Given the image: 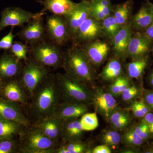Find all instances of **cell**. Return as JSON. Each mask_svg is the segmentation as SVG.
Returning <instances> with one entry per match:
<instances>
[{
	"instance_id": "obj_7",
	"label": "cell",
	"mask_w": 153,
	"mask_h": 153,
	"mask_svg": "<svg viewBox=\"0 0 153 153\" xmlns=\"http://www.w3.org/2000/svg\"><path fill=\"white\" fill-rule=\"evenodd\" d=\"M45 30L52 43L57 46L66 44L71 37L66 20L61 16L47 17Z\"/></svg>"
},
{
	"instance_id": "obj_26",
	"label": "cell",
	"mask_w": 153,
	"mask_h": 153,
	"mask_svg": "<svg viewBox=\"0 0 153 153\" xmlns=\"http://www.w3.org/2000/svg\"><path fill=\"white\" fill-rule=\"evenodd\" d=\"M149 55L132 59L131 62L126 65L127 76L131 79L140 80L149 65Z\"/></svg>"
},
{
	"instance_id": "obj_39",
	"label": "cell",
	"mask_w": 153,
	"mask_h": 153,
	"mask_svg": "<svg viewBox=\"0 0 153 153\" xmlns=\"http://www.w3.org/2000/svg\"><path fill=\"white\" fill-rule=\"evenodd\" d=\"M19 151V145L14 138L0 140V153H13Z\"/></svg>"
},
{
	"instance_id": "obj_51",
	"label": "cell",
	"mask_w": 153,
	"mask_h": 153,
	"mask_svg": "<svg viewBox=\"0 0 153 153\" xmlns=\"http://www.w3.org/2000/svg\"><path fill=\"white\" fill-rule=\"evenodd\" d=\"M152 51L153 54V43H152Z\"/></svg>"
},
{
	"instance_id": "obj_6",
	"label": "cell",
	"mask_w": 153,
	"mask_h": 153,
	"mask_svg": "<svg viewBox=\"0 0 153 153\" xmlns=\"http://www.w3.org/2000/svg\"><path fill=\"white\" fill-rule=\"evenodd\" d=\"M21 73L20 82L26 91L32 96L38 86L48 76L47 67L34 59L26 64Z\"/></svg>"
},
{
	"instance_id": "obj_13",
	"label": "cell",
	"mask_w": 153,
	"mask_h": 153,
	"mask_svg": "<svg viewBox=\"0 0 153 153\" xmlns=\"http://www.w3.org/2000/svg\"><path fill=\"white\" fill-rule=\"evenodd\" d=\"M103 36L101 21L89 16L78 28L75 38L78 42H87L99 39Z\"/></svg>"
},
{
	"instance_id": "obj_14",
	"label": "cell",
	"mask_w": 153,
	"mask_h": 153,
	"mask_svg": "<svg viewBox=\"0 0 153 153\" xmlns=\"http://www.w3.org/2000/svg\"><path fill=\"white\" fill-rule=\"evenodd\" d=\"M0 118L19 123L27 128L29 121L20 104L6 99L0 98Z\"/></svg>"
},
{
	"instance_id": "obj_16",
	"label": "cell",
	"mask_w": 153,
	"mask_h": 153,
	"mask_svg": "<svg viewBox=\"0 0 153 153\" xmlns=\"http://www.w3.org/2000/svg\"><path fill=\"white\" fill-rule=\"evenodd\" d=\"M88 111V105L63 101L50 117L62 120L79 118Z\"/></svg>"
},
{
	"instance_id": "obj_48",
	"label": "cell",
	"mask_w": 153,
	"mask_h": 153,
	"mask_svg": "<svg viewBox=\"0 0 153 153\" xmlns=\"http://www.w3.org/2000/svg\"><path fill=\"white\" fill-rule=\"evenodd\" d=\"M147 1L148 4H149V6L150 8L151 11H152V13L153 16V4L150 2L148 1V0H147Z\"/></svg>"
},
{
	"instance_id": "obj_21",
	"label": "cell",
	"mask_w": 153,
	"mask_h": 153,
	"mask_svg": "<svg viewBox=\"0 0 153 153\" xmlns=\"http://www.w3.org/2000/svg\"><path fill=\"white\" fill-rule=\"evenodd\" d=\"M153 22V16L146 0L137 13L132 16L129 24L133 31L143 32Z\"/></svg>"
},
{
	"instance_id": "obj_30",
	"label": "cell",
	"mask_w": 153,
	"mask_h": 153,
	"mask_svg": "<svg viewBox=\"0 0 153 153\" xmlns=\"http://www.w3.org/2000/svg\"><path fill=\"white\" fill-rule=\"evenodd\" d=\"M131 84V79L123 74L111 82L108 85L107 91L116 97L120 96L123 91Z\"/></svg>"
},
{
	"instance_id": "obj_25",
	"label": "cell",
	"mask_w": 153,
	"mask_h": 153,
	"mask_svg": "<svg viewBox=\"0 0 153 153\" xmlns=\"http://www.w3.org/2000/svg\"><path fill=\"white\" fill-rule=\"evenodd\" d=\"M123 74V68L120 60L114 57L108 60L99 76L102 81L111 83Z\"/></svg>"
},
{
	"instance_id": "obj_50",
	"label": "cell",
	"mask_w": 153,
	"mask_h": 153,
	"mask_svg": "<svg viewBox=\"0 0 153 153\" xmlns=\"http://www.w3.org/2000/svg\"><path fill=\"white\" fill-rule=\"evenodd\" d=\"M36 1L42 3L43 1H45V0H36Z\"/></svg>"
},
{
	"instance_id": "obj_1",
	"label": "cell",
	"mask_w": 153,
	"mask_h": 153,
	"mask_svg": "<svg viewBox=\"0 0 153 153\" xmlns=\"http://www.w3.org/2000/svg\"><path fill=\"white\" fill-rule=\"evenodd\" d=\"M62 66L69 76L90 88L94 86L97 74L83 48L73 47L68 49L63 53Z\"/></svg>"
},
{
	"instance_id": "obj_32",
	"label": "cell",
	"mask_w": 153,
	"mask_h": 153,
	"mask_svg": "<svg viewBox=\"0 0 153 153\" xmlns=\"http://www.w3.org/2000/svg\"><path fill=\"white\" fill-rule=\"evenodd\" d=\"M101 25L103 36L111 41L121 28L115 21L112 14L102 20Z\"/></svg>"
},
{
	"instance_id": "obj_45",
	"label": "cell",
	"mask_w": 153,
	"mask_h": 153,
	"mask_svg": "<svg viewBox=\"0 0 153 153\" xmlns=\"http://www.w3.org/2000/svg\"><path fill=\"white\" fill-rule=\"evenodd\" d=\"M142 33L145 37L153 41V22Z\"/></svg>"
},
{
	"instance_id": "obj_53",
	"label": "cell",
	"mask_w": 153,
	"mask_h": 153,
	"mask_svg": "<svg viewBox=\"0 0 153 153\" xmlns=\"http://www.w3.org/2000/svg\"><path fill=\"white\" fill-rule=\"evenodd\" d=\"M110 1H111V0H110Z\"/></svg>"
},
{
	"instance_id": "obj_10",
	"label": "cell",
	"mask_w": 153,
	"mask_h": 153,
	"mask_svg": "<svg viewBox=\"0 0 153 153\" xmlns=\"http://www.w3.org/2000/svg\"><path fill=\"white\" fill-rule=\"evenodd\" d=\"M43 14L30 20L19 32L20 39L31 46L44 41L46 30L42 18Z\"/></svg>"
},
{
	"instance_id": "obj_49",
	"label": "cell",
	"mask_w": 153,
	"mask_h": 153,
	"mask_svg": "<svg viewBox=\"0 0 153 153\" xmlns=\"http://www.w3.org/2000/svg\"><path fill=\"white\" fill-rule=\"evenodd\" d=\"M3 84H4V83H3V80L0 78V96H1V90Z\"/></svg>"
},
{
	"instance_id": "obj_2",
	"label": "cell",
	"mask_w": 153,
	"mask_h": 153,
	"mask_svg": "<svg viewBox=\"0 0 153 153\" xmlns=\"http://www.w3.org/2000/svg\"><path fill=\"white\" fill-rule=\"evenodd\" d=\"M32 108L39 120L49 117L60 103L62 94L55 76H48L33 95Z\"/></svg>"
},
{
	"instance_id": "obj_44",
	"label": "cell",
	"mask_w": 153,
	"mask_h": 153,
	"mask_svg": "<svg viewBox=\"0 0 153 153\" xmlns=\"http://www.w3.org/2000/svg\"><path fill=\"white\" fill-rule=\"evenodd\" d=\"M111 152V149L109 147L104 144L95 147V148H94L91 152V153H110Z\"/></svg>"
},
{
	"instance_id": "obj_42",
	"label": "cell",
	"mask_w": 153,
	"mask_h": 153,
	"mask_svg": "<svg viewBox=\"0 0 153 153\" xmlns=\"http://www.w3.org/2000/svg\"><path fill=\"white\" fill-rule=\"evenodd\" d=\"M142 97L151 111L153 112V90L143 89Z\"/></svg>"
},
{
	"instance_id": "obj_18",
	"label": "cell",
	"mask_w": 153,
	"mask_h": 153,
	"mask_svg": "<svg viewBox=\"0 0 153 153\" xmlns=\"http://www.w3.org/2000/svg\"><path fill=\"white\" fill-rule=\"evenodd\" d=\"M1 96L20 104H25L27 98L26 91L20 81L12 79L3 84Z\"/></svg>"
},
{
	"instance_id": "obj_52",
	"label": "cell",
	"mask_w": 153,
	"mask_h": 153,
	"mask_svg": "<svg viewBox=\"0 0 153 153\" xmlns=\"http://www.w3.org/2000/svg\"><path fill=\"white\" fill-rule=\"evenodd\" d=\"M81 1H87L90 2L91 1H92V0H81Z\"/></svg>"
},
{
	"instance_id": "obj_5",
	"label": "cell",
	"mask_w": 153,
	"mask_h": 153,
	"mask_svg": "<svg viewBox=\"0 0 153 153\" xmlns=\"http://www.w3.org/2000/svg\"><path fill=\"white\" fill-rule=\"evenodd\" d=\"M31 52L33 59L46 67L62 66L63 53L54 43L43 41L31 46Z\"/></svg>"
},
{
	"instance_id": "obj_12",
	"label": "cell",
	"mask_w": 153,
	"mask_h": 153,
	"mask_svg": "<svg viewBox=\"0 0 153 153\" xmlns=\"http://www.w3.org/2000/svg\"><path fill=\"white\" fill-rule=\"evenodd\" d=\"M90 16L89 1H81L68 15L64 16L71 37L74 38L78 28Z\"/></svg>"
},
{
	"instance_id": "obj_47",
	"label": "cell",
	"mask_w": 153,
	"mask_h": 153,
	"mask_svg": "<svg viewBox=\"0 0 153 153\" xmlns=\"http://www.w3.org/2000/svg\"><path fill=\"white\" fill-rule=\"evenodd\" d=\"M148 81L151 87L153 88V69L151 71L148 76Z\"/></svg>"
},
{
	"instance_id": "obj_33",
	"label": "cell",
	"mask_w": 153,
	"mask_h": 153,
	"mask_svg": "<svg viewBox=\"0 0 153 153\" xmlns=\"http://www.w3.org/2000/svg\"><path fill=\"white\" fill-rule=\"evenodd\" d=\"M121 141L126 146L137 148L140 147L145 141L135 131L133 127L128 129L121 137Z\"/></svg>"
},
{
	"instance_id": "obj_38",
	"label": "cell",
	"mask_w": 153,
	"mask_h": 153,
	"mask_svg": "<svg viewBox=\"0 0 153 153\" xmlns=\"http://www.w3.org/2000/svg\"><path fill=\"white\" fill-rule=\"evenodd\" d=\"M27 46L21 42L15 41L11 47V54L19 60L27 59Z\"/></svg>"
},
{
	"instance_id": "obj_22",
	"label": "cell",
	"mask_w": 153,
	"mask_h": 153,
	"mask_svg": "<svg viewBox=\"0 0 153 153\" xmlns=\"http://www.w3.org/2000/svg\"><path fill=\"white\" fill-rule=\"evenodd\" d=\"M84 131L80 122V118L63 120L61 138L64 141L81 140Z\"/></svg>"
},
{
	"instance_id": "obj_9",
	"label": "cell",
	"mask_w": 153,
	"mask_h": 153,
	"mask_svg": "<svg viewBox=\"0 0 153 153\" xmlns=\"http://www.w3.org/2000/svg\"><path fill=\"white\" fill-rule=\"evenodd\" d=\"M44 13H33L17 7L5 8L1 13L0 31L9 26L22 27L30 20Z\"/></svg>"
},
{
	"instance_id": "obj_24",
	"label": "cell",
	"mask_w": 153,
	"mask_h": 153,
	"mask_svg": "<svg viewBox=\"0 0 153 153\" xmlns=\"http://www.w3.org/2000/svg\"><path fill=\"white\" fill-rule=\"evenodd\" d=\"M132 0L112 6V15L117 25L122 27L129 24L133 9Z\"/></svg>"
},
{
	"instance_id": "obj_36",
	"label": "cell",
	"mask_w": 153,
	"mask_h": 153,
	"mask_svg": "<svg viewBox=\"0 0 153 153\" xmlns=\"http://www.w3.org/2000/svg\"><path fill=\"white\" fill-rule=\"evenodd\" d=\"M80 122L82 129L85 131H92L99 126L96 113H86L80 118Z\"/></svg>"
},
{
	"instance_id": "obj_37",
	"label": "cell",
	"mask_w": 153,
	"mask_h": 153,
	"mask_svg": "<svg viewBox=\"0 0 153 153\" xmlns=\"http://www.w3.org/2000/svg\"><path fill=\"white\" fill-rule=\"evenodd\" d=\"M142 91L139 86L131 83L123 91L120 96L123 101L131 102L142 96Z\"/></svg>"
},
{
	"instance_id": "obj_8",
	"label": "cell",
	"mask_w": 153,
	"mask_h": 153,
	"mask_svg": "<svg viewBox=\"0 0 153 153\" xmlns=\"http://www.w3.org/2000/svg\"><path fill=\"white\" fill-rule=\"evenodd\" d=\"M92 92L91 104L95 112L108 122L111 115L118 108L115 97L101 88H94Z\"/></svg>"
},
{
	"instance_id": "obj_4",
	"label": "cell",
	"mask_w": 153,
	"mask_h": 153,
	"mask_svg": "<svg viewBox=\"0 0 153 153\" xmlns=\"http://www.w3.org/2000/svg\"><path fill=\"white\" fill-rule=\"evenodd\" d=\"M19 152L25 153H55L58 143L49 138L38 128L33 126L22 134Z\"/></svg>"
},
{
	"instance_id": "obj_41",
	"label": "cell",
	"mask_w": 153,
	"mask_h": 153,
	"mask_svg": "<svg viewBox=\"0 0 153 153\" xmlns=\"http://www.w3.org/2000/svg\"><path fill=\"white\" fill-rule=\"evenodd\" d=\"M15 37L13 33V29H12L8 34L0 40V50L7 51L10 49L13 43V39Z\"/></svg>"
},
{
	"instance_id": "obj_28",
	"label": "cell",
	"mask_w": 153,
	"mask_h": 153,
	"mask_svg": "<svg viewBox=\"0 0 153 153\" xmlns=\"http://www.w3.org/2000/svg\"><path fill=\"white\" fill-rule=\"evenodd\" d=\"M131 117L128 110L118 108L111 114L108 122L114 129L117 131L124 130L131 123Z\"/></svg>"
},
{
	"instance_id": "obj_31",
	"label": "cell",
	"mask_w": 153,
	"mask_h": 153,
	"mask_svg": "<svg viewBox=\"0 0 153 153\" xmlns=\"http://www.w3.org/2000/svg\"><path fill=\"white\" fill-rule=\"evenodd\" d=\"M100 139L103 144L106 145L111 149H116L121 142V136L117 131L112 128L102 132Z\"/></svg>"
},
{
	"instance_id": "obj_23",
	"label": "cell",
	"mask_w": 153,
	"mask_h": 153,
	"mask_svg": "<svg viewBox=\"0 0 153 153\" xmlns=\"http://www.w3.org/2000/svg\"><path fill=\"white\" fill-rule=\"evenodd\" d=\"M42 3L44 5L42 13L49 11L53 15L63 17L69 14L77 4L71 0H45Z\"/></svg>"
},
{
	"instance_id": "obj_46",
	"label": "cell",
	"mask_w": 153,
	"mask_h": 153,
	"mask_svg": "<svg viewBox=\"0 0 153 153\" xmlns=\"http://www.w3.org/2000/svg\"><path fill=\"white\" fill-rule=\"evenodd\" d=\"M139 149L137 148L126 146L125 148L121 150L120 152L125 153H138L141 152Z\"/></svg>"
},
{
	"instance_id": "obj_20",
	"label": "cell",
	"mask_w": 153,
	"mask_h": 153,
	"mask_svg": "<svg viewBox=\"0 0 153 153\" xmlns=\"http://www.w3.org/2000/svg\"><path fill=\"white\" fill-rule=\"evenodd\" d=\"M63 123V120L59 119L47 117L40 120L34 126L49 138L58 143L61 138Z\"/></svg>"
},
{
	"instance_id": "obj_34",
	"label": "cell",
	"mask_w": 153,
	"mask_h": 153,
	"mask_svg": "<svg viewBox=\"0 0 153 153\" xmlns=\"http://www.w3.org/2000/svg\"><path fill=\"white\" fill-rule=\"evenodd\" d=\"M66 144L57 148L56 153H82L85 152L88 145L81 140L67 142Z\"/></svg>"
},
{
	"instance_id": "obj_43",
	"label": "cell",
	"mask_w": 153,
	"mask_h": 153,
	"mask_svg": "<svg viewBox=\"0 0 153 153\" xmlns=\"http://www.w3.org/2000/svg\"><path fill=\"white\" fill-rule=\"evenodd\" d=\"M143 119L147 124L151 135L153 136V112L150 111Z\"/></svg>"
},
{
	"instance_id": "obj_19",
	"label": "cell",
	"mask_w": 153,
	"mask_h": 153,
	"mask_svg": "<svg viewBox=\"0 0 153 153\" xmlns=\"http://www.w3.org/2000/svg\"><path fill=\"white\" fill-rule=\"evenodd\" d=\"M22 70L21 60L12 54L4 53L0 57V78L3 81L13 79Z\"/></svg>"
},
{
	"instance_id": "obj_35",
	"label": "cell",
	"mask_w": 153,
	"mask_h": 153,
	"mask_svg": "<svg viewBox=\"0 0 153 153\" xmlns=\"http://www.w3.org/2000/svg\"><path fill=\"white\" fill-rule=\"evenodd\" d=\"M128 110L131 111L134 117L138 119L143 118L151 111L143 98L137 99L131 102Z\"/></svg>"
},
{
	"instance_id": "obj_29",
	"label": "cell",
	"mask_w": 153,
	"mask_h": 153,
	"mask_svg": "<svg viewBox=\"0 0 153 153\" xmlns=\"http://www.w3.org/2000/svg\"><path fill=\"white\" fill-rule=\"evenodd\" d=\"M24 127L16 123L0 118V140L14 138L21 135Z\"/></svg>"
},
{
	"instance_id": "obj_11",
	"label": "cell",
	"mask_w": 153,
	"mask_h": 153,
	"mask_svg": "<svg viewBox=\"0 0 153 153\" xmlns=\"http://www.w3.org/2000/svg\"><path fill=\"white\" fill-rule=\"evenodd\" d=\"M82 48L95 68H99L104 63L110 51L108 44L99 39L87 42Z\"/></svg>"
},
{
	"instance_id": "obj_15",
	"label": "cell",
	"mask_w": 153,
	"mask_h": 153,
	"mask_svg": "<svg viewBox=\"0 0 153 153\" xmlns=\"http://www.w3.org/2000/svg\"><path fill=\"white\" fill-rule=\"evenodd\" d=\"M133 34V31L129 24L121 28L113 38L112 50L115 57L123 60L128 57V49Z\"/></svg>"
},
{
	"instance_id": "obj_3",
	"label": "cell",
	"mask_w": 153,
	"mask_h": 153,
	"mask_svg": "<svg viewBox=\"0 0 153 153\" xmlns=\"http://www.w3.org/2000/svg\"><path fill=\"white\" fill-rule=\"evenodd\" d=\"M55 77L64 101L91 104L93 92L88 85L66 73H57Z\"/></svg>"
},
{
	"instance_id": "obj_27",
	"label": "cell",
	"mask_w": 153,
	"mask_h": 153,
	"mask_svg": "<svg viewBox=\"0 0 153 153\" xmlns=\"http://www.w3.org/2000/svg\"><path fill=\"white\" fill-rule=\"evenodd\" d=\"M90 16L102 21L112 13V5L110 0H92L89 2Z\"/></svg>"
},
{
	"instance_id": "obj_40",
	"label": "cell",
	"mask_w": 153,
	"mask_h": 153,
	"mask_svg": "<svg viewBox=\"0 0 153 153\" xmlns=\"http://www.w3.org/2000/svg\"><path fill=\"white\" fill-rule=\"evenodd\" d=\"M133 128L135 131L145 142L149 140L152 136L147 124L143 119Z\"/></svg>"
},
{
	"instance_id": "obj_17",
	"label": "cell",
	"mask_w": 153,
	"mask_h": 153,
	"mask_svg": "<svg viewBox=\"0 0 153 153\" xmlns=\"http://www.w3.org/2000/svg\"><path fill=\"white\" fill-rule=\"evenodd\" d=\"M153 41L144 36L142 32L133 34L128 49V57L132 60L149 55L152 51Z\"/></svg>"
}]
</instances>
